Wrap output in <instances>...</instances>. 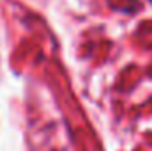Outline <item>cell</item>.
<instances>
[{
  "mask_svg": "<svg viewBox=\"0 0 152 151\" xmlns=\"http://www.w3.org/2000/svg\"><path fill=\"white\" fill-rule=\"evenodd\" d=\"M151 4H152V0H151Z\"/></svg>",
  "mask_w": 152,
  "mask_h": 151,
  "instance_id": "cell-1",
  "label": "cell"
}]
</instances>
